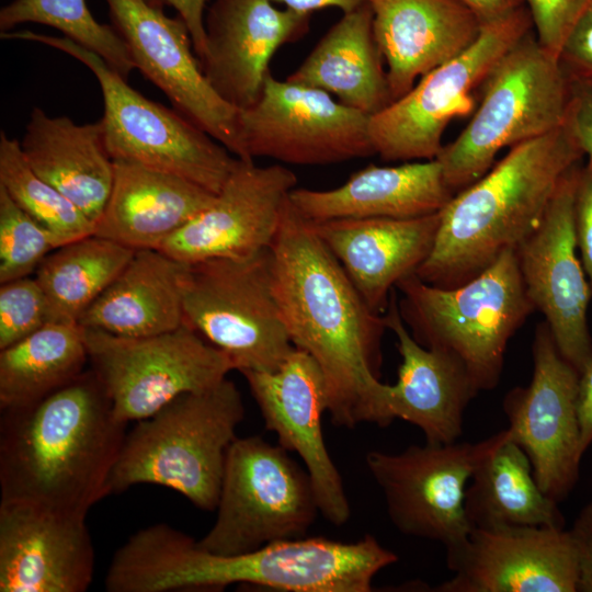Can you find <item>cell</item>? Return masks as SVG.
Wrapping results in <instances>:
<instances>
[{
	"label": "cell",
	"instance_id": "6da1fadb",
	"mask_svg": "<svg viewBox=\"0 0 592 592\" xmlns=\"http://www.w3.org/2000/svg\"><path fill=\"white\" fill-rule=\"evenodd\" d=\"M273 286L293 345L319 365L327 411L338 426H387V385L379 380L384 316L365 304L348 274L292 205L270 247Z\"/></svg>",
	"mask_w": 592,
	"mask_h": 592
},
{
	"label": "cell",
	"instance_id": "7a4b0ae2",
	"mask_svg": "<svg viewBox=\"0 0 592 592\" xmlns=\"http://www.w3.org/2000/svg\"><path fill=\"white\" fill-rule=\"evenodd\" d=\"M125 426L91 369L31 406L1 411L0 502L87 516L111 494Z\"/></svg>",
	"mask_w": 592,
	"mask_h": 592
},
{
	"label": "cell",
	"instance_id": "3957f363",
	"mask_svg": "<svg viewBox=\"0 0 592 592\" xmlns=\"http://www.w3.org/2000/svg\"><path fill=\"white\" fill-rule=\"evenodd\" d=\"M583 153L567 122L524 141L440 210L433 248L415 271L425 283L456 287L515 250L539 225L565 175Z\"/></svg>",
	"mask_w": 592,
	"mask_h": 592
},
{
	"label": "cell",
	"instance_id": "277c9868",
	"mask_svg": "<svg viewBox=\"0 0 592 592\" xmlns=\"http://www.w3.org/2000/svg\"><path fill=\"white\" fill-rule=\"evenodd\" d=\"M244 412L241 394L228 378L178 396L125 435L111 493L159 485L203 511H216L227 452Z\"/></svg>",
	"mask_w": 592,
	"mask_h": 592
},
{
	"label": "cell",
	"instance_id": "5b68a950",
	"mask_svg": "<svg viewBox=\"0 0 592 592\" xmlns=\"http://www.w3.org/2000/svg\"><path fill=\"white\" fill-rule=\"evenodd\" d=\"M398 306L421 345L457 357L477 388L500 382L508 343L535 310L515 250L504 251L485 271L456 287H439L412 273L396 284Z\"/></svg>",
	"mask_w": 592,
	"mask_h": 592
},
{
	"label": "cell",
	"instance_id": "8992f818",
	"mask_svg": "<svg viewBox=\"0 0 592 592\" xmlns=\"http://www.w3.org/2000/svg\"><path fill=\"white\" fill-rule=\"evenodd\" d=\"M571 86L558 57L533 30L512 46L482 82V96L456 139L436 156L449 189L460 191L494 164L497 155L567 122Z\"/></svg>",
	"mask_w": 592,
	"mask_h": 592
},
{
	"label": "cell",
	"instance_id": "52a82bcc",
	"mask_svg": "<svg viewBox=\"0 0 592 592\" xmlns=\"http://www.w3.org/2000/svg\"><path fill=\"white\" fill-rule=\"evenodd\" d=\"M2 39L45 44L82 62L95 76L103 98L99 119L114 161H126L189 180L217 194L238 158L177 110L133 89L99 55L65 36L29 30L0 33Z\"/></svg>",
	"mask_w": 592,
	"mask_h": 592
},
{
	"label": "cell",
	"instance_id": "ba28073f",
	"mask_svg": "<svg viewBox=\"0 0 592 592\" xmlns=\"http://www.w3.org/2000/svg\"><path fill=\"white\" fill-rule=\"evenodd\" d=\"M183 307L185 323L240 373L273 372L295 348L274 293L271 249L185 263Z\"/></svg>",
	"mask_w": 592,
	"mask_h": 592
},
{
	"label": "cell",
	"instance_id": "9c48e42d",
	"mask_svg": "<svg viewBox=\"0 0 592 592\" xmlns=\"http://www.w3.org/2000/svg\"><path fill=\"white\" fill-rule=\"evenodd\" d=\"M216 511L197 546L238 555L303 537L319 509L307 470L281 445L254 435L237 437L230 445Z\"/></svg>",
	"mask_w": 592,
	"mask_h": 592
},
{
	"label": "cell",
	"instance_id": "30bf717a",
	"mask_svg": "<svg viewBox=\"0 0 592 592\" xmlns=\"http://www.w3.org/2000/svg\"><path fill=\"white\" fill-rule=\"evenodd\" d=\"M532 30L524 3L482 23L478 37L464 52L422 76L406 94L369 116L375 155L385 161L435 159L444 146L448 123L473 111L471 91Z\"/></svg>",
	"mask_w": 592,
	"mask_h": 592
},
{
	"label": "cell",
	"instance_id": "8fae6325",
	"mask_svg": "<svg viewBox=\"0 0 592 592\" xmlns=\"http://www.w3.org/2000/svg\"><path fill=\"white\" fill-rule=\"evenodd\" d=\"M83 332L90 369L125 424L152 415L182 394L208 389L235 369L224 351L186 323L139 338L89 328Z\"/></svg>",
	"mask_w": 592,
	"mask_h": 592
},
{
	"label": "cell",
	"instance_id": "7c38bea8",
	"mask_svg": "<svg viewBox=\"0 0 592 592\" xmlns=\"http://www.w3.org/2000/svg\"><path fill=\"white\" fill-rule=\"evenodd\" d=\"M397 560L369 534L352 543L300 537L238 555L196 550L189 578L197 591L242 583L291 592H369L375 576Z\"/></svg>",
	"mask_w": 592,
	"mask_h": 592
},
{
	"label": "cell",
	"instance_id": "4fadbf2b",
	"mask_svg": "<svg viewBox=\"0 0 592 592\" xmlns=\"http://www.w3.org/2000/svg\"><path fill=\"white\" fill-rule=\"evenodd\" d=\"M503 435L468 443L411 445L398 454L368 452L366 466L380 488L388 516L407 536L462 543L471 526L465 491L476 467Z\"/></svg>",
	"mask_w": 592,
	"mask_h": 592
},
{
	"label": "cell",
	"instance_id": "5bb4252c",
	"mask_svg": "<svg viewBox=\"0 0 592 592\" xmlns=\"http://www.w3.org/2000/svg\"><path fill=\"white\" fill-rule=\"evenodd\" d=\"M241 139L249 158L322 166L375 155L369 116L331 94L271 72L257 102L240 110Z\"/></svg>",
	"mask_w": 592,
	"mask_h": 592
},
{
	"label": "cell",
	"instance_id": "9a60e30c",
	"mask_svg": "<svg viewBox=\"0 0 592 592\" xmlns=\"http://www.w3.org/2000/svg\"><path fill=\"white\" fill-rule=\"evenodd\" d=\"M533 375L503 399L510 437L526 453L543 492L563 501L579 479L581 449L577 411L580 373L559 352L546 321L535 330Z\"/></svg>",
	"mask_w": 592,
	"mask_h": 592
},
{
	"label": "cell",
	"instance_id": "2e32d148",
	"mask_svg": "<svg viewBox=\"0 0 592 592\" xmlns=\"http://www.w3.org/2000/svg\"><path fill=\"white\" fill-rule=\"evenodd\" d=\"M113 26L136 69L157 86L174 110L241 160L240 110L224 100L204 75L185 22L146 0H105Z\"/></svg>",
	"mask_w": 592,
	"mask_h": 592
},
{
	"label": "cell",
	"instance_id": "e0dca14e",
	"mask_svg": "<svg viewBox=\"0 0 592 592\" xmlns=\"http://www.w3.org/2000/svg\"><path fill=\"white\" fill-rule=\"evenodd\" d=\"M580 163L562 179L543 219L515 249L526 294L546 318L560 354L581 373L592 362V296L577 255L574 198Z\"/></svg>",
	"mask_w": 592,
	"mask_h": 592
},
{
	"label": "cell",
	"instance_id": "ac0fdd59",
	"mask_svg": "<svg viewBox=\"0 0 592 592\" xmlns=\"http://www.w3.org/2000/svg\"><path fill=\"white\" fill-rule=\"evenodd\" d=\"M453 577L436 592H577L579 566L570 530L473 527L446 548Z\"/></svg>",
	"mask_w": 592,
	"mask_h": 592
},
{
	"label": "cell",
	"instance_id": "d6986e66",
	"mask_svg": "<svg viewBox=\"0 0 592 592\" xmlns=\"http://www.w3.org/2000/svg\"><path fill=\"white\" fill-rule=\"evenodd\" d=\"M297 183L283 164L238 161L212 203L158 250L182 262L243 258L270 249Z\"/></svg>",
	"mask_w": 592,
	"mask_h": 592
},
{
	"label": "cell",
	"instance_id": "ffe728a7",
	"mask_svg": "<svg viewBox=\"0 0 592 592\" xmlns=\"http://www.w3.org/2000/svg\"><path fill=\"white\" fill-rule=\"evenodd\" d=\"M241 374L265 428L277 435L278 445L303 459L319 512L335 526L346 523L350 504L322 433L327 390L317 362L307 352L294 348L277 369Z\"/></svg>",
	"mask_w": 592,
	"mask_h": 592
},
{
	"label": "cell",
	"instance_id": "44dd1931",
	"mask_svg": "<svg viewBox=\"0 0 592 592\" xmlns=\"http://www.w3.org/2000/svg\"><path fill=\"white\" fill-rule=\"evenodd\" d=\"M310 16L271 0H213L204 18V75L232 106H252L273 55L308 31Z\"/></svg>",
	"mask_w": 592,
	"mask_h": 592
},
{
	"label": "cell",
	"instance_id": "7402d4cb",
	"mask_svg": "<svg viewBox=\"0 0 592 592\" xmlns=\"http://www.w3.org/2000/svg\"><path fill=\"white\" fill-rule=\"evenodd\" d=\"M94 562L86 516L0 502L1 592H84Z\"/></svg>",
	"mask_w": 592,
	"mask_h": 592
},
{
	"label": "cell",
	"instance_id": "603a6c76",
	"mask_svg": "<svg viewBox=\"0 0 592 592\" xmlns=\"http://www.w3.org/2000/svg\"><path fill=\"white\" fill-rule=\"evenodd\" d=\"M401 356L396 384L387 385L386 410L392 422L418 426L425 442L447 444L463 433L464 415L479 392L466 366L454 355L418 343L405 325L396 287L383 314Z\"/></svg>",
	"mask_w": 592,
	"mask_h": 592
},
{
	"label": "cell",
	"instance_id": "cb8c5ba5",
	"mask_svg": "<svg viewBox=\"0 0 592 592\" xmlns=\"http://www.w3.org/2000/svg\"><path fill=\"white\" fill-rule=\"evenodd\" d=\"M308 221L368 308L383 315L396 284L415 273L430 254L440 212L413 218Z\"/></svg>",
	"mask_w": 592,
	"mask_h": 592
},
{
	"label": "cell",
	"instance_id": "d4e9b609",
	"mask_svg": "<svg viewBox=\"0 0 592 592\" xmlns=\"http://www.w3.org/2000/svg\"><path fill=\"white\" fill-rule=\"evenodd\" d=\"M392 101L478 37L481 22L458 0H366Z\"/></svg>",
	"mask_w": 592,
	"mask_h": 592
},
{
	"label": "cell",
	"instance_id": "484cf974",
	"mask_svg": "<svg viewBox=\"0 0 592 592\" xmlns=\"http://www.w3.org/2000/svg\"><path fill=\"white\" fill-rule=\"evenodd\" d=\"M454 196L436 159L371 164L330 190L295 187L289 201L307 220L413 218L440 212Z\"/></svg>",
	"mask_w": 592,
	"mask_h": 592
},
{
	"label": "cell",
	"instance_id": "4316f807",
	"mask_svg": "<svg viewBox=\"0 0 592 592\" xmlns=\"http://www.w3.org/2000/svg\"><path fill=\"white\" fill-rule=\"evenodd\" d=\"M214 196L175 174L114 161L113 186L94 235L133 250L158 249Z\"/></svg>",
	"mask_w": 592,
	"mask_h": 592
},
{
	"label": "cell",
	"instance_id": "83f0119b",
	"mask_svg": "<svg viewBox=\"0 0 592 592\" xmlns=\"http://www.w3.org/2000/svg\"><path fill=\"white\" fill-rule=\"evenodd\" d=\"M20 145L32 170L96 224L114 181L100 122L78 124L34 107Z\"/></svg>",
	"mask_w": 592,
	"mask_h": 592
},
{
	"label": "cell",
	"instance_id": "f1b7e54d",
	"mask_svg": "<svg viewBox=\"0 0 592 592\" xmlns=\"http://www.w3.org/2000/svg\"><path fill=\"white\" fill-rule=\"evenodd\" d=\"M182 263L158 249L135 250L78 323L119 337H149L185 323Z\"/></svg>",
	"mask_w": 592,
	"mask_h": 592
},
{
	"label": "cell",
	"instance_id": "f546056e",
	"mask_svg": "<svg viewBox=\"0 0 592 592\" xmlns=\"http://www.w3.org/2000/svg\"><path fill=\"white\" fill-rule=\"evenodd\" d=\"M366 2L343 13L287 80L320 89L372 116L392 102Z\"/></svg>",
	"mask_w": 592,
	"mask_h": 592
},
{
	"label": "cell",
	"instance_id": "4dcf8cb0",
	"mask_svg": "<svg viewBox=\"0 0 592 592\" xmlns=\"http://www.w3.org/2000/svg\"><path fill=\"white\" fill-rule=\"evenodd\" d=\"M465 491V512L473 527H565L558 502L538 486L530 458L509 431L476 467Z\"/></svg>",
	"mask_w": 592,
	"mask_h": 592
},
{
	"label": "cell",
	"instance_id": "1f68e13d",
	"mask_svg": "<svg viewBox=\"0 0 592 592\" xmlns=\"http://www.w3.org/2000/svg\"><path fill=\"white\" fill-rule=\"evenodd\" d=\"M89 362L79 323L47 322L0 350L1 411L31 406L80 376Z\"/></svg>",
	"mask_w": 592,
	"mask_h": 592
},
{
	"label": "cell",
	"instance_id": "d6a6232c",
	"mask_svg": "<svg viewBox=\"0 0 592 592\" xmlns=\"http://www.w3.org/2000/svg\"><path fill=\"white\" fill-rule=\"evenodd\" d=\"M134 252L94 234L52 251L35 272L47 300L49 322L78 323Z\"/></svg>",
	"mask_w": 592,
	"mask_h": 592
},
{
	"label": "cell",
	"instance_id": "836d02e7",
	"mask_svg": "<svg viewBox=\"0 0 592 592\" xmlns=\"http://www.w3.org/2000/svg\"><path fill=\"white\" fill-rule=\"evenodd\" d=\"M26 22L57 29L125 79L136 69L124 38L113 25L96 21L86 0H13L0 10V33Z\"/></svg>",
	"mask_w": 592,
	"mask_h": 592
},
{
	"label": "cell",
	"instance_id": "e575fe53",
	"mask_svg": "<svg viewBox=\"0 0 592 592\" xmlns=\"http://www.w3.org/2000/svg\"><path fill=\"white\" fill-rule=\"evenodd\" d=\"M0 186L57 238L60 247L94 234L95 224L29 166L20 141L0 133Z\"/></svg>",
	"mask_w": 592,
	"mask_h": 592
},
{
	"label": "cell",
	"instance_id": "d590c367",
	"mask_svg": "<svg viewBox=\"0 0 592 592\" xmlns=\"http://www.w3.org/2000/svg\"><path fill=\"white\" fill-rule=\"evenodd\" d=\"M60 243L0 186V284L30 276Z\"/></svg>",
	"mask_w": 592,
	"mask_h": 592
},
{
	"label": "cell",
	"instance_id": "8d00e7d4",
	"mask_svg": "<svg viewBox=\"0 0 592 592\" xmlns=\"http://www.w3.org/2000/svg\"><path fill=\"white\" fill-rule=\"evenodd\" d=\"M47 322V300L35 276L1 283L0 350L26 338Z\"/></svg>",
	"mask_w": 592,
	"mask_h": 592
},
{
	"label": "cell",
	"instance_id": "74e56055",
	"mask_svg": "<svg viewBox=\"0 0 592 592\" xmlns=\"http://www.w3.org/2000/svg\"><path fill=\"white\" fill-rule=\"evenodd\" d=\"M539 44L558 54L580 20L592 11V0H522Z\"/></svg>",
	"mask_w": 592,
	"mask_h": 592
},
{
	"label": "cell",
	"instance_id": "f35d334b",
	"mask_svg": "<svg viewBox=\"0 0 592 592\" xmlns=\"http://www.w3.org/2000/svg\"><path fill=\"white\" fill-rule=\"evenodd\" d=\"M558 60L571 88L592 90V11L572 30Z\"/></svg>",
	"mask_w": 592,
	"mask_h": 592
},
{
	"label": "cell",
	"instance_id": "ab89813d",
	"mask_svg": "<svg viewBox=\"0 0 592 592\" xmlns=\"http://www.w3.org/2000/svg\"><path fill=\"white\" fill-rule=\"evenodd\" d=\"M577 247L592 293V166H581L574 198Z\"/></svg>",
	"mask_w": 592,
	"mask_h": 592
},
{
	"label": "cell",
	"instance_id": "60d3db41",
	"mask_svg": "<svg viewBox=\"0 0 592 592\" xmlns=\"http://www.w3.org/2000/svg\"><path fill=\"white\" fill-rule=\"evenodd\" d=\"M570 533L578 554L577 592H592V501L580 510Z\"/></svg>",
	"mask_w": 592,
	"mask_h": 592
},
{
	"label": "cell",
	"instance_id": "b9f144b4",
	"mask_svg": "<svg viewBox=\"0 0 592 592\" xmlns=\"http://www.w3.org/2000/svg\"><path fill=\"white\" fill-rule=\"evenodd\" d=\"M572 89L568 114L573 136L592 166V90Z\"/></svg>",
	"mask_w": 592,
	"mask_h": 592
},
{
	"label": "cell",
	"instance_id": "7bdbcfd3",
	"mask_svg": "<svg viewBox=\"0 0 592 592\" xmlns=\"http://www.w3.org/2000/svg\"><path fill=\"white\" fill-rule=\"evenodd\" d=\"M148 3L163 9L173 8L178 15L185 22L194 46L195 54L200 60L205 46L204 18L207 0H146Z\"/></svg>",
	"mask_w": 592,
	"mask_h": 592
},
{
	"label": "cell",
	"instance_id": "ee69618b",
	"mask_svg": "<svg viewBox=\"0 0 592 592\" xmlns=\"http://www.w3.org/2000/svg\"><path fill=\"white\" fill-rule=\"evenodd\" d=\"M577 411L581 449L585 453L592 444V362L579 376Z\"/></svg>",
	"mask_w": 592,
	"mask_h": 592
},
{
	"label": "cell",
	"instance_id": "f6af8a7d",
	"mask_svg": "<svg viewBox=\"0 0 592 592\" xmlns=\"http://www.w3.org/2000/svg\"><path fill=\"white\" fill-rule=\"evenodd\" d=\"M276 5L289 9L292 11L311 15L312 12L325 8H337L343 13L351 12L362 4L366 3V0H271Z\"/></svg>",
	"mask_w": 592,
	"mask_h": 592
},
{
	"label": "cell",
	"instance_id": "bcb514c9",
	"mask_svg": "<svg viewBox=\"0 0 592 592\" xmlns=\"http://www.w3.org/2000/svg\"><path fill=\"white\" fill-rule=\"evenodd\" d=\"M482 23L490 22L523 4L522 0H458Z\"/></svg>",
	"mask_w": 592,
	"mask_h": 592
}]
</instances>
